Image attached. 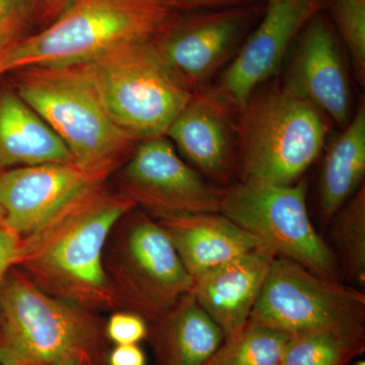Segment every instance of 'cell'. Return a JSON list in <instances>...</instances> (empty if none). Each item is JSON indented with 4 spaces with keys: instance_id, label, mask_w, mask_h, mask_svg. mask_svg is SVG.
Instances as JSON below:
<instances>
[{
    "instance_id": "6da1fadb",
    "label": "cell",
    "mask_w": 365,
    "mask_h": 365,
    "mask_svg": "<svg viewBox=\"0 0 365 365\" xmlns=\"http://www.w3.org/2000/svg\"><path fill=\"white\" fill-rule=\"evenodd\" d=\"M135 207L103 185L37 235L23 240L19 265L52 297L83 307L114 300L103 253L116 223Z\"/></svg>"
},
{
    "instance_id": "7a4b0ae2",
    "label": "cell",
    "mask_w": 365,
    "mask_h": 365,
    "mask_svg": "<svg viewBox=\"0 0 365 365\" xmlns=\"http://www.w3.org/2000/svg\"><path fill=\"white\" fill-rule=\"evenodd\" d=\"M9 76L81 170L106 181L133 153L136 141L113 121L85 62L29 66Z\"/></svg>"
},
{
    "instance_id": "3957f363",
    "label": "cell",
    "mask_w": 365,
    "mask_h": 365,
    "mask_svg": "<svg viewBox=\"0 0 365 365\" xmlns=\"http://www.w3.org/2000/svg\"><path fill=\"white\" fill-rule=\"evenodd\" d=\"M327 117L282 83H263L240 115V181L289 186L299 182L325 146Z\"/></svg>"
},
{
    "instance_id": "277c9868",
    "label": "cell",
    "mask_w": 365,
    "mask_h": 365,
    "mask_svg": "<svg viewBox=\"0 0 365 365\" xmlns=\"http://www.w3.org/2000/svg\"><path fill=\"white\" fill-rule=\"evenodd\" d=\"M16 267L0 280L2 365H54L76 355L102 361V330L85 307L48 294Z\"/></svg>"
},
{
    "instance_id": "5b68a950",
    "label": "cell",
    "mask_w": 365,
    "mask_h": 365,
    "mask_svg": "<svg viewBox=\"0 0 365 365\" xmlns=\"http://www.w3.org/2000/svg\"><path fill=\"white\" fill-rule=\"evenodd\" d=\"M173 14L151 0H71L40 32L9 46L7 71L91 61L118 46L151 39Z\"/></svg>"
},
{
    "instance_id": "8992f818",
    "label": "cell",
    "mask_w": 365,
    "mask_h": 365,
    "mask_svg": "<svg viewBox=\"0 0 365 365\" xmlns=\"http://www.w3.org/2000/svg\"><path fill=\"white\" fill-rule=\"evenodd\" d=\"M85 63L113 121L137 143L167 135L194 93L151 39L118 46Z\"/></svg>"
},
{
    "instance_id": "52a82bcc",
    "label": "cell",
    "mask_w": 365,
    "mask_h": 365,
    "mask_svg": "<svg viewBox=\"0 0 365 365\" xmlns=\"http://www.w3.org/2000/svg\"><path fill=\"white\" fill-rule=\"evenodd\" d=\"M220 212L254 235L276 257L321 277L341 281L333 250L314 230L307 205V182L289 186L239 181L222 187Z\"/></svg>"
},
{
    "instance_id": "ba28073f",
    "label": "cell",
    "mask_w": 365,
    "mask_h": 365,
    "mask_svg": "<svg viewBox=\"0 0 365 365\" xmlns=\"http://www.w3.org/2000/svg\"><path fill=\"white\" fill-rule=\"evenodd\" d=\"M249 323L299 337L326 329L365 327V294L275 257Z\"/></svg>"
},
{
    "instance_id": "9c48e42d",
    "label": "cell",
    "mask_w": 365,
    "mask_h": 365,
    "mask_svg": "<svg viewBox=\"0 0 365 365\" xmlns=\"http://www.w3.org/2000/svg\"><path fill=\"white\" fill-rule=\"evenodd\" d=\"M124 217L114 268L115 299L153 322L190 292L194 278L157 220L137 207Z\"/></svg>"
},
{
    "instance_id": "30bf717a",
    "label": "cell",
    "mask_w": 365,
    "mask_h": 365,
    "mask_svg": "<svg viewBox=\"0 0 365 365\" xmlns=\"http://www.w3.org/2000/svg\"><path fill=\"white\" fill-rule=\"evenodd\" d=\"M260 14L256 2L174 13L151 42L173 73L195 93L234 58Z\"/></svg>"
},
{
    "instance_id": "8fae6325",
    "label": "cell",
    "mask_w": 365,
    "mask_h": 365,
    "mask_svg": "<svg viewBox=\"0 0 365 365\" xmlns=\"http://www.w3.org/2000/svg\"><path fill=\"white\" fill-rule=\"evenodd\" d=\"M118 193L157 220L220 212L222 187L182 162L167 136L137 143L118 169Z\"/></svg>"
},
{
    "instance_id": "7c38bea8",
    "label": "cell",
    "mask_w": 365,
    "mask_h": 365,
    "mask_svg": "<svg viewBox=\"0 0 365 365\" xmlns=\"http://www.w3.org/2000/svg\"><path fill=\"white\" fill-rule=\"evenodd\" d=\"M76 163H47L0 172L4 225L21 239L37 235L104 185Z\"/></svg>"
},
{
    "instance_id": "4fadbf2b",
    "label": "cell",
    "mask_w": 365,
    "mask_h": 365,
    "mask_svg": "<svg viewBox=\"0 0 365 365\" xmlns=\"http://www.w3.org/2000/svg\"><path fill=\"white\" fill-rule=\"evenodd\" d=\"M256 28L220 76L217 85L242 109L257 88L273 78L302 29L327 6V0H266Z\"/></svg>"
},
{
    "instance_id": "5bb4252c",
    "label": "cell",
    "mask_w": 365,
    "mask_h": 365,
    "mask_svg": "<svg viewBox=\"0 0 365 365\" xmlns=\"http://www.w3.org/2000/svg\"><path fill=\"white\" fill-rule=\"evenodd\" d=\"M241 111L217 83L208 85L193 93L165 136L204 176L227 184L237 172Z\"/></svg>"
},
{
    "instance_id": "9a60e30c",
    "label": "cell",
    "mask_w": 365,
    "mask_h": 365,
    "mask_svg": "<svg viewBox=\"0 0 365 365\" xmlns=\"http://www.w3.org/2000/svg\"><path fill=\"white\" fill-rule=\"evenodd\" d=\"M292 48L283 86L344 128L352 118L351 93L334 26L321 11L302 29Z\"/></svg>"
},
{
    "instance_id": "2e32d148",
    "label": "cell",
    "mask_w": 365,
    "mask_h": 365,
    "mask_svg": "<svg viewBox=\"0 0 365 365\" xmlns=\"http://www.w3.org/2000/svg\"><path fill=\"white\" fill-rule=\"evenodd\" d=\"M275 257L263 246L194 278L190 292L222 329L225 342L237 338L248 325Z\"/></svg>"
},
{
    "instance_id": "e0dca14e",
    "label": "cell",
    "mask_w": 365,
    "mask_h": 365,
    "mask_svg": "<svg viewBox=\"0 0 365 365\" xmlns=\"http://www.w3.org/2000/svg\"><path fill=\"white\" fill-rule=\"evenodd\" d=\"M157 222L193 278L264 246L220 212L176 216Z\"/></svg>"
},
{
    "instance_id": "ac0fdd59",
    "label": "cell",
    "mask_w": 365,
    "mask_h": 365,
    "mask_svg": "<svg viewBox=\"0 0 365 365\" xmlns=\"http://www.w3.org/2000/svg\"><path fill=\"white\" fill-rule=\"evenodd\" d=\"M151 323L146 337L155 351V365H206L225 343L222 329L191 292Z\"/></svg>"
},
{
    "instance_id": "d6986e66",
    "label": "cell",
    "mask_w": 365,
    "mask_h": 365,
    "mask_svg": "<svg viewBox=\"0 0 365 365\" xmlns=\"http://www.w3.org/2000/svg\"><path fill=\"white\" fill-rule=\"evenodd\" d=\"M47 163H74L42 117L11 85L0 86V172Z\"/></svg>"
},
{
    "instance_id": "ffe728a7",
    "label": "cell",
    "mask_w": 365,
    "mask_h": 365,
    "mask_svg": "<svg viewBox=\"0 0 365 365\" xmlns=\"http://www.w3.org/2000/svg\"><path fill=\"white\" fill-rule=\"evenodd\" d=\"M365 175V104L334 139L322 167L319 208L322 222L329 225L334 215L364 185Z\"/></svg>"
},
{
    "instance_id": "44dd1931",
    "label": "cell",
    "mask_w": 365,
    "mask_h": 365,
    "mask_svg": "<svg viewBox=\"0 0 365 365\" xmlns=\"http://www.w3.org/2000/svg\"><path fill=\"white\" fill-rule=\"evenodd\" d=\"M365 349V327L326 329L292 338L281 365H348Z\"/></svg>"
},
{
    "instance_id": "7402d4cb",
    "label": "cell",
    "mask_w": 365,
    "mask_h": 365,
    "mask_svg": "<svg viewBox=\"0 0 365 365\" xmlns=\"http://www.w3.org/2000/svg\"><path fill=\"white\" fill-rule=\"evenodd\" d=\"M331 235L341 279L365 284L364 184L334 215Z\"/></svg>"
},
{
    "instance_id": "603a6c76",
    "label": "cell",
    "mask_w": 365,
    "mask_h": 365,
    "mask_svg": "<svg viewBox=\"0 0 365 365\" xmlns=\"http://www.w3.org/2000/svg\"><path fill=\"white\" fill-rule=\"evenodd\" d=\"M290 340L279 330L248 323L237 338L223 343L206 365H281Z\"/></svg>"
},
{
    "instance_id": "cb8c5ba5",
    "label": "cell",
    "mask_w": 365,
    "mask_h": 365,
    "mask_svg": "<svg viewBox=\"0 0 365 365\" xmlns=\"http://www.w3.org/2000/svg\"><path fill=\"white\" fill-rule=\"evenodd\" d=\"M336 33L344 43L355 78L365 83V0H327Z\"/></svg>"
},
{
    "instance_id": "d4e9b609",
    "label": "cell",
    "mask_w": 365,
    "mask_h": 365,
    "mask_svg": "<svg viewBox=\"0 0 365 365\" xmlns=\"http://www.w3.org/2000/svg\"><path fill=\"white\" fill-rule=\"evenodd\" d=\"M34 23V0H0V44L21 39Z\"/></svg>"
},
{
    "instance_id": "484cf974",
    "label": "cell",
    "mask_w": 365,
    "mask_h": 365,
    "mask_svg": "<svg viewBox=\"0 0 365 365\" xmlns=\"http://www.w3.org/2000/svg\"><path fill=\"white\" fill-rule=\"evenodd\" d=\"M148 328L145 321L133 313L113 314L107 325V335L117 345L136 344L146 338Z\"/></svg>"
},
{
    "instance_id": "4316f807",
    "label": "cell",
    "mask_w": 365,
    "mask_h": 365,
    "mask_svg": "<svg viewBox=\"0 0 365 365\" xmlns=\"http://www.w3.org/2000/svg\"><path fill=\"white\" fill-rule=\"evenodd\" d=\"M151 1L172 13H177V11L193 13V11L253 4L257 0H151Z\"/></svg>"
},
{
    "instance_id": "83f0119b",
    "label": "cell",
    "mask_w": 365,
    "mask_h": 365,
    "mask_svg": "<svg viewBox=\"0 0 365 365\" xmlns=\"http://www.w3.org/2000/svg\"><path fill=\"white\" fill-rule=\"evenodd\" d=\"M23 256V239L9 228L0 225V280L20 263Z\"/></svg>"
},
{
    "instance_id": "f1b7e54d",
    "label": "cell",
    "mask_w": 365,
    "mask_h": 365,
    "mask_svg": "<svg viewBox=\"0 0 365 365\" xmlns=\"http://www.w3.org/2000/svg\"><path fill=\"white\" fill-rule=\"evenodd\" d=\"M71 0H34L35 23L47 26L66 9Z\"/></svg>"
},
{
    "instance_id": "f546056e",
    "label": "cell",
    "mask_w": 365,
    "mask_h": 365,
    "mask_svg": "<svg viewBox=\"0 0 365 365\" xmlns=\"http://www.w3.org/2000/svg\"><path fill=\"white\" fill-rule=\"evenodd\" d=\"M110 365H145V356L136 344L117 345L109 357Z\"/></svg>"
},
{
    "instance_id": "4dcf8cb0",
    "label": "cell",
    "mask_w": 365,
    "mask_h": 365,
    "mask_svg": "<svg viewBox=\"0 0 365 365\" xmlns=\"http://www.w3.org/2000/svg\"><path fill=\"white\" fill-rule=\"evenodd\" d=\"M54 365H102L100 360L88 359V357L76 355L57 362Z\"/></svg>"
},
{
    "instance_id": "1f68e13d",
    "label": "cell",
    "mask_w": 365,
    "mask_h": 365,
    "mask_svg": "<svg viewBox=\"0 0 365 365\" xmlns=\"http://www.w3.org/2000/svg\"><path fill=\"white\" fill-rule=\"evenodd\" d=\"M13 43V42H11ZM11 43H6V44H0V81L6 76H9V71L6 68V50Z\"/></svg>"
},
{
    "instance_id": "d6a6232c",
    "label": "cell",
    "mask_w": 365,
    "mask_h": 365,
    "mask_svg": "<svg viewBox=\"0 0 365 365\" xmlns=\"http://www.w3.org/2000/svg\"><path fill=\"white\" fill-rule=\"evenodd\" d=\"M4 225V212H2V209L0 208V225Z\"/></svg>"
},
{
    "instance_id": "836d02e7",
    "label": "cell",
    "mask_w": 365,
    "mask_h": 365,
    "mask_svg": "<svg viewBox=\"0 0 365 365\" xmlns=\"http://www.w3.org/2000/svg\"><path fill=\"white\" fill-rule=\"evenodd\" d=\"M0 365H2L1 361H0Z\"/></svg>"
},
{
    "instance_id": "e575fe53",
    "label": "cell",
    "mask_w": 365,
    "mask_h": 365,
    "mask_svg": "<svg viewBox=\"0 0 365 365\" xmlns=\"http://www.w3.org/2000/svg\"><path fill=\"white\" fill-rule=\"evenodd\" d=\"M265 1H266V0H265Z\"/></svg>"
}]
</instances>
